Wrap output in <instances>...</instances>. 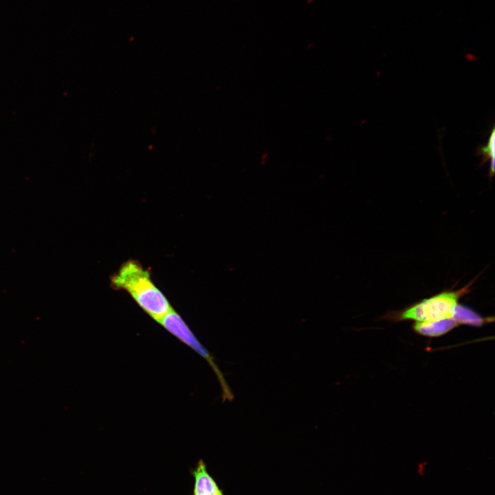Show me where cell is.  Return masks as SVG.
<instances>
[{
  "instance_id": "1",
  "label": "cell",
  "mask_w": 495,
  "mask_h": 495,
  "mask_svg": "<svg viewBox=\"0 0 495 495\" xmlns=\"http://www.w3.org/2000/svg\"><path fill=\"white\" fill-rule=\"evenodd\" d=\"M111 285L127 292L138 306L158 322L173 307L151 279L150 271L135 260H129L111 276Z\"/></svg>"
},
{
  "instance_id": "2",
  "label": "cell",
  "mask_w": 495,
  "mask_h": 495,
  "mask_svg": "<svg viewBox=\"0 0 495 495\" xmlns=\"http://www.w3.org/2000/svg\"><path fill=\"white\" fill-rule=\"evenodd\" d=\"M468 291V287L456 291H446L422 300L398 314L402 320L430 322L453 318L459 298Z\"/></svg>"
},
{
  "instance_id": "5",
  "label": "cell",
  "mask_w": 495,
  "mask_h": 495,
  "mask_svg": "<svg viewBox=\"0 0 495 495\" xmlns=\"http://www.w3.org/2000/svg\"><path fill=\"white\" fill-rule=\"evenodd\" d=\"M457 324L454 318H449L430 322H416L413 329L419 334L435 337L445 334L454 328Z\"/></svg>"
},
{
  "instance_id": "3",
  "label": "cell",
  "mask_w": 495,
  "mask_h": 495,
  "mask_svg": "<svg viewBox=\"0 0 495 495\" xmlns=\"http://www.w3.org/2000/svg\"><path fill=\"white\" fill-rule=\"evenodd\" d=\"M157 322L170 334L191 348L207 361L221 385L223 401H232L234 395L223 373L214 362V358L200 343L180 315L173 308Z\"/></svg>"
},
{
  "instance_id": "6",
  "label": "cell",
  "mask_w": 495,
  "mask_h": 495,
  "mask_svg": "<svg viewBox=\"0 0 495 495\" xmlns=\"http://www.w3.org/2000/svg\"><path fill=\"white\" fill-rule=\"evenodd\" d=\"M453 318L457 323L479 326L484 323L485 319L472 310L458 305L456 307Z\"/></svg>"
},
{
  "instance_id": "4",
  "label": "cell",
  "mask_w": 495,
  "mask_h": 495,
  "mask_svg": "<svg viewBox=\"0 0 495 495\" xmlns=\"http://www.w3.org/2000/svg\"><path fill=\"white\" fill-rule=\"evenodd\" d=\"M194 478L192 495H224L214 478L209 473L204 460L199 459L190 470Z\"/></svg>"
},
{
  "instance_id": "7",
  "label": "cell",
  "mask_w": 495,
  "mask_h": 495,
  "mask_svg": "<svg viewBox=\"0 0 495 495\" xmlns=\"http://www.w3.org/2000/svg\"><path fill=\"white\" fill-rule=\"evenodd\" d=\"M494 129H492L487 144L478 148V154L483 156V162L494 159Z\"/></svg>"
}]
</instances>
